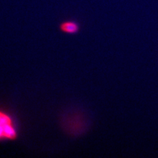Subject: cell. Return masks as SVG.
<instances>
[{"label": "cell", "instance_id": "cell-1", "mask_svg": "<svg viewBox=\"0 0 158 158\" xmlns=\"http://www.w3.org/2000/svg\"><path fill=\"white\" fill-rule=\"evenodd\" d=\"M17 138V131L11 118L0 111V140H13Z\"/></svg>", "mask_w": 158, "mask_h": 158}, {"label": "cell", "instance_id": "cell-2", "mask_svg": "<svg viewBox=\"0 0 158 158\" xmlns=\"http://www.w3.org/2000/svg\"><path fill=\"white\" fill-rule=\"evenodd\" d=\"M60 29L64 32L73 34H76L79 31V27L78 24L75 21H65L63 22L60 25Z\"/></svg>", "mask_w": 158, "mask_h": 158}]
</instances>
